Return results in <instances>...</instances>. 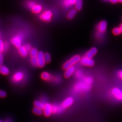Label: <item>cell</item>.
I'll list each match as a JSON object with an SVG mask.
<instances>
[{"mask_svg":"<svg viewBox=\"0 0 122 122\" xmlns=\"http://www.w3.org/2000/svg\"><path fill=\"white\" fill-rule=\"evenodd\" d=\"M93 79L91 77L84 78L76 83L74 87V91L76 93H83L89 91L92 87Z\"/></svg>","mask_w":122,"mask_h":122,"instance_id":"1","label":"cell"},{"mask_svg":"<svg viewBox=\"0 0 122 122\" xmlns=\"http://www.w3.org/2000/svg\"><path fill=\"white\" fill-rule=\"evenodd\" d=\"M81 59V57L79 55H75L72 57L68 61H66L63 65V68L64 69L66 70L70 67L73 66L76 64Z\"/></svg>","mask_w":122,"mask_h":122,"instance_id":"2","label":"cell"},{"mask_svg":"<svg viewBox=\"0 0 122 122\" xmlns=\"http://www.w3.org/2000/svg\"><path fill=\"white\" fill-rule=\"evenodd\" d=\"M22 36L20 35L15 36L11 39V42L16 48H19L21 46L22 42Z\"/></svg>","mask_w":122,"mask_h":122,"instance_id":"3","label":"cell"},{"mask_svg":"<svg viewBox=\"0 0 122 122\" xmlns=\"http://www.w3.org/2000/svg\"><path fill=\"white\" fill-rule=\"evenodd\" d=\"M80 62L82 65L88 66H92L95 65V61L92 58H90L86 56L81 58Z\"/></svg>","mask_w":122,"mask_h":122,"instance_id":"4","label":"cell"},{"mask_svg":"<svg viewBox=\"0 0 122 122\" xmlns=\"http://www.w3.org/2000/svg\"><path fill=\"white\" fill-rule=\"evenodd\" d=\"M43 110L44 115L46 117L50 116L52 113V105L49 103H46L44 105Z\"/></svg>","mask_w":122,"mask_h":122,"instance_id":"5","label":"cell"},{"mask_svg":"<svg viewBox=\"0 0 122 122\" xmlns=\"http://www.w3.org/2000/svg\"><path fill=\"white\" fill-rule=\"evenodd\" d=\"M38 60V66L39 67H43L45 65V61L44 60V54L43 52H39L37 56Z\"/></svg>","mask_w":122,"mask_h":122,"instance_id":"6","label":"cell"},{"mask_svg":"<svg viewBox=\"0 0 122 122\" xmlns=\"http://www.w3.org/2000/svg\"><path fill=\"white\" fill-rule=\"evenodd\" d=\"M112 94L117 100L122 101V91L118 88H114L112 90Z\"/></svg>","mask_w":122,"mask_h":122,"instance_id":"7","label":"cell"},{"mask_svg":"<svg viewBox=\"0 0 122 122\" xmlns=\"http://www.w3.org/2000/svg\"><path fill=\"white\" fill-rule=\"evenodd\" d=\"M52 17V13L49 10L44 12L40 15L41 19L44 21H47V22L50 21L51 20Z\"/></svg>","mask_w":122,"mask_h":122,"instance_id":"8","label":"cell"},{"mask_svg":"<svg viewBox=\"0 0 122 122\" xmlns=\"http://www.w3.org/2000/svg\"><path fill=\"white\" fill-rule=\"evenodd\" d=\"M73 102H74L73 99L72 97H69L66 99L65 100L63 101V102L61 104V105L62 107V108L64 109L70 107L73 104Z\"/></svg>","mask_w":122,"mask_h":122,"instance_id":"9","label":"cell"},{"mask_svg":"<svg viewBox=\"0 0 122 122\" xmlns=\"http://www.w3.org/2000/svg\"><path fill=\"white\" fill-rule=\"evenodd\" d=\"M24 73L21 71H18L12 77V80L15 82H19L22 81L24 79Z\"/></svg>","mask_w":122,"mask_h":122,"instance_id":"10","label":"cell"},{"mask_svg":"<svg viewBox=\"0 0 122 122\" xmlns=\"http://www.w3.org/2000/svg\"><path fill=\"white\" fill-rule=\"evenodd\" d=\"M107 23L106 21L103 20L98 25V29L100 33H103L105 32L107 29Z\"/></svg>","mask_w":122,"mask_h":122,"instance_id":"11","label":"cell"},{"mask_svg":"<svg viewBox=\"0 0 122 122\" xmlns=\"http://www.w3.org/2000/svg\"><path fill=\"white\" fill-rule=\"evenodd\" d=\"M75 71V68L74 66H71L66 70L64 73V76L66 78H69L72 75Z\"/></svg>","mask_w":122,"mask_h":122,"instance_id":"12","label":"cell"},{"mask_svg":"<svg viewBox=\"0 0 122 122\" xmlns=\"http://www.w3.org/2000/svg\"><path fill=\"white\" fill-rule=\"evenodd\" d=\"M97 52V49L96 48H92L90 50H89L86 54V57L92 58Z\"/></svg>","mask_w":122,"mask_h":122,"instance_id":"13","label":"cell"},{"mask_svg":"<svg viewBox=\"0 0 122 122\" xmlns=\"http://www.w3.org/2000/svg\"><path fill=\"white\" fill-rule=\"evenodd\" d=\"M64 109L61 105H52V113H58L61 112Z\"/></svg>","mask_w":122,"mask_h":122,"instance_id":"14","label":"cell"},{"mask_svg":"<svg viewBox=\"0 0 122 122\" xmlns=\"http://www.w3.org/2000/svg\"><path fill=\"white\" fill-rule=\"evenodd\" d=\"M18 51L20 55L23 57L27 56L28 53V51L26 50L25 47L24 46H21L18 48Z\"/></svg>","mask_w":122,"mask_h":122,"instance_id":"15","label":"cell"},{"mask_svg":"<svg viewBox=\"0 0 122 122\" xmlns=\"http://www.w3.org/2000/svg\"><path fill=\"white\" fill-rule=\"evenodd\" d=\"M10 73V71L7 67L5 66H0V73L3 75H7Z\"/></svg>","mask_w":122,"mask_h":122,"instance_id":"16","label":"cell"},{"mask_svg":"<svg viewBox=\"0 0 122 122\" xmlns=\"http://www.w3.org/2000/svg\"><path fill=\"white\" fill-rule=\"evenodd\" d=\"M41 78L45 81H50L52 80V77L49 73L45 71L41 74Z\"/></svg>","mask_w":122,"mask_h":122,"instance_id":"17","label":"cell"},{"mask_svg":"<svg viewBox=\"0 0 122 122\" xmlns=\"http://www.w3.org/2000/svg\"><path fill=\"white\" fill-rule=\"evenodd\" d=\"M34 104L35 107H37L42 109H43L44 107V105H45L43 103V102L40 100H36L34 102Z\"/></svg>","mask_w":122,"mask_h":122,"instance_id":"18","label":"cell"},{"mask_svg":"<svg viewBox=\"0 0 122 122\" xmlns=\"http://www.w3.org/2000/svg\"><path fill=\"white\" fill-rule=\"evenodd\" d=\"M75 5L76 9L77 10H80L82 7L83 1L82 0H76Z\"/></svg>","mask_w":122,"mask_h":122,"instance_id":"19","label":"cell"},{"mask_svg":"<svg viewBox=\"0 0 122 122\" xmlns=\"http://www.w3.org/2000/svg\"><path fill=\"white\" fill-rule=\"evenodd\" d=\"M42 6L39 5H36L32 9V11L35 13H39L42 10Z\"/></svg>","mask_w":122,"mask_h":122,"instance_id":"20","label":"cell"},{"mask_svg":"<svg viewBox=\"0 0 122 122\" xmlns=\"http://www.w3.org/2000/svg\"><path fill=\"white\" fill-rule=\"evenodd\" d=\"M76 10L75 9L71 10L67 15V18L69 19H72L76 15Z\"/></svg>","mask_w":122,"mask_h":122,"instance_id":"21","label":"cell"},{"mask_svg":"<svg viewBox=\"0 0 122 122\" xmlns=\"http://www.w3.org/2000/svg\"><path fill=\"white\" fill-rule=\"evenodd\" d=\"M33 112L34 113L37 115H42V113H43V109H40L35 107L33 108Z\"/></svg>","mask_w":122,"mask_h":122,"instance_id":"22","label":"cell"},{"mask_svg":"<svg viewBox=\"0 0 122 122\" xmlns=\"http://www.w3.org/2000/svg\"><path fill=\"white\" fill-rule=\"evenodd\" d=\"M76 0H65L64 5L67 7H70V6L75 4Z\"/></svg>","mask_w":122,"mask_h":122,"instance_id":"23","label":"cell"},{"mask_svg":"<svg viewBox=\"0 0 122 122\" xmlns=\"http://www.w3.org/2000/svg\"><path fill=\"white\" fill-rule=\"evenodd\" d=\"M39 52L36 48H33L31 49L30 51V54L32 57H37Z\"/></svg>","mask_w":122,"mask_h":122,"instance_id":"24","label":"cell"},{"mask_svg":"<svg viewBox=\"0 0 122 122\" xmlns=\"http://www.w3.org/2000/svg\"><path fill=\"white\" fill-rule=\"evenodd\" d=\"M44 60L46 63H49L51 60V57L48 53L44 54Z\"/></svg>","mask_w":122,"mask_h":122,"instance_id":"25","label":"cell"},{"mask_svg":"<svg viewBox=\"0 0 122 122\" xmlns=\"http://www.w3.org/2000/svg\"><path fill=\"white\" fill-rule=\"evenodd\" d=\"M31 63L32 64V65L36 66H38V60L37 58V57H32L31 59Z\"/></svg>","mask_w":122,"mask_h":122,"instance_id":"26","label":"cell"},{"mask_svg":"<svg viewBox=\"0 0 122 122\" xmlns=\"http://www.w3.org/2000/svg\"><path fill=\"white\" fill-rule=\"evenodd\" d=\"M112 32L113 33V35H119V34H121V32L120 30V29L119 27H115L114 29H113Z\"/></svg>","mask_w":122,"mask_h":122,"instance_id":"27","label":"cell"},{"mask_svg":"<svg viewBox=\"0 0 122 122\" xmlns=\"http://www.w3.org/2000/svg\"><path fill=\"white\" fill-rule=\"evenodd\" d=\"M4 51V43L1 39H0V53H2Z\"/></svg>","mask_w":122,"mask_h":122,"instance_id":"28","label":"cell"},{"mask_svg":"<svg viewBox=\"0 0 122 122\" xmlns=\"http://www.w3.org/2000/svg\"><path fill=\"white\" fill-rule=\"evenodd\" d=\"M36 5L35 2L33 1H29L27 3V6L29 8H30V9H32Z\"/></svg>","mask_w":122,"mask_h":122,"instance_id":"29","label":"cell"},{"mask_svg":"<svg viewBox=\"0 0 122 122\" xmlns=\"http://www.w3.org/2000/svg\"><path fill=\"white\" fill-rule=\"evenodd\" d=\"M6 96V93L5 92L0 90V98H4Z\"/></svg>","mask_w":122,"mask_h":122,"instance_id":"30","label":"cell"},{"mask_svg":"<svg viewBox=\"0 0 122 122\" xmlns=\"http://www.w3.org/2000/svg\"><path fill=\"white\" fill-rule=\"evenodd\" d=\"M82 72L81 71H77L76 73V76L79 78H81L82 77Z\"/></svg>","mask_w":122,"mask_h":122,"instance_id":"31","label":"cell"},{"mask_svg":"<svg viewBox=\"0 0 122 122\" xmlns=\"http://www.w3.org/2000/svg\"><path fill=\"white\" fill-rule=\"evenodd\" d=\"M25 48L26 49V50L29 52V51H30H30L31 50V46L30 45V44H26L25 45Z\"/></svg>","mask_w":122,"mask_h":122,"instance_id":"32","label":"cell"},{"mask_svg":"<svg viewBox=\"0 0 122 122\" xmlns=\"http://www.w3.org/2000/svg\"><path fill=\"white\" fill-rule=\"evenodd\" d=\"M9 48V44L6 42L4 43V51H7Z\"/></svg>","mask_w":122,"mask_h":122,"instance_id":"33","label":"cell"},{"mask_svg":"<svg viewBox=\"0 0 122 122\" xmlns=\"http://www.w3.org/2000/svg\"><path fill=\"white\" fill-rule=\"evenodd\" d=\"M3 62V56L2 53H0V66H2Z\"/></svg>","mask_w":122,"mask_h":122,"instance_id":"34","label":"cell"},{"mask_svg":"<svg viewBox=\"0 0 122 122\" xmlns=\"http://www.w3.org/2000/svg\"><path fill=\"white\" fill-rule=\"evenodd\" d=\"M118 76L119 77V78H120L122 80V70L118 71Z\"/></svg>","mask_w":122,"mask_h":122,"instance_id":"35","label":"cell"},{"mask_svg":"<svg viewBox=\"0 0 122 122\" xmlns=\"http://www.w3.org/2000/svg\"><path fill=\"white\" fill-rule=\"evenodd\" d=\"M109 1L113 4H115L118 2V0H109Z\"/></svg>","mask_w":122,"mask_h":122,"instance_id":"36","label":"cell"},{"mask_svg":"<svg viewBox=\"0 0 122 122\" xmlns=\"http://www.w3.org/2000/svg\"><path fill=\"white\" fill-rule=\"evenodd\" d=\"M119 29H120V32H121V33L122 34V23H121V24H120V26L119 27Z\"/></svg>","mask_w":122,"mask_h":122,"instance_id":"37","label":"cell"},{"mask_svg":"<svg viewBox=\"0 0 122 122\" xmlns=\"http://www.w3.org/2000/svg\"><path fill=\"white\" fill-rule=\"evenodd\" d=\"M118 1L120 3H122V0H118Z\"/></svg>","mask_w":122,"mask_h":122,"instance_id":"38","label":"cell"},{"mask_svg":"<svg viewBox=\"0 0 122 122\" xmlns=\"http://www.w3.org/2000/svg\"><path fill=\"white\" fill-rule=\"evenodd\" d=\"M104 1H109V0H104Z\"/></svg>","mask_w":122,"mask_h":122,"instance_id":"39","label":"cell"},{"mask_svg":"<svg viewBox=\"0 0 122 122\" xmlns=\"http://www.w3.org/2000/svg\"><path fill=\"white\" fill-rule=\"evenodd\" d=\"M0 122H3V121H2V120H0Z\"/></svg>","mask_w":122,"mask_h":122,"instance_id":"40","label":"cell"}]
</instances>
